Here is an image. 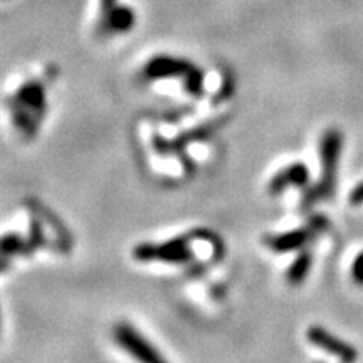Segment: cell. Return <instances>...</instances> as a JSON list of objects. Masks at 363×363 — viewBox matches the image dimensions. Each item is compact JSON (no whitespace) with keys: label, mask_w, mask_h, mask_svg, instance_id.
I'll return each mask as SVG.
<instances>
[{"label":"cell","mask_w":363,"mask_h":363,"mask_svg":"<svg viewBox=\"0 0 363 363\" xmlns=\"http://www.w3.org/2000/svg\"><path fill=\"white\" fill-rule=\"evenodd\" d=\"M311 264H313L311 252L309 251L301 252V254L293 261V264L289 266V270H287V274H286L287 281H289L293 286L301 285V283L306 279V276L309 274Z\"/></svg>","instance_id":"obj_10"},{"label":"cell","mask_w":363,"mask_h":363,"mask_svg":"<svg viewBox=\"0 0 363 363\" xmlns=\"http://www.w3.org/2000/svg\"><path fill=\"white\" fill-rule=\"evenodd\" d=\"M136 12L131 7L118 3V0H101L98 30L104 36L126 34L135 28Z\"/></svg>","instance_id":"obj_5"},{"label":"cell","mask_w":363,"mask_h":363,"mask_svg":"<svg viewBox=\"0 0 363 363\" xmlns=\"http://www.w3.org/2000/svg\"><path fill=\"white\" fill-rule=\"evenodd\" d=\"M306 338H308L309 343L324 350L327 353L335 355L340 360L343 362H355L357 360L358 353L353 346L348 345L343 340L336 338L335 335H331L330 331L324 330L321 327H311L308 331H306Z\"/></svg>","instance_id":"obj_8"},{"label":"cell","mask_w":363,"mask_h":363,"mask_svg":"<svg viewBox=\"0 0 363 363\" xmlns=\"http://www.w3.org/2000/svg\"><path fill=\"white\" fill-rule=\"evenodd\" d=\"M350 202L353 204V206H360V204H363V182H360V184L351 190Z\"/></svg>","instance_id":"obj_14"},{"label":"cell","mask_w":363,"mask_h":363,"mask_svg":"<svg viewBox=\"0 0 363 363\" xmlns=\"http://www.w3.org/2000/svg\"><path fill=\"white\" fill-rule=\"evenodd\" d=\"M185 89L188 91L190 94H194V96H200L204 91V73L199 69V67H195L194 71H190L187 76H185Z\"/></svg>","instance_id":"obj_12"},{"label":"cell","mask_w":363,"mask_h":363,"mask_svg":"<svg viewBox=\"0 0 363 363\" xmlns=\"http://www.w3.org/2000/svg\"><path fill=\"white\" fill-rule=\"evenodd\" d=\"M351 278L357 285L363 286V252L355 257L353 264H351Z\"/></svg>","instance_id":"obj_13"},{"label":"cell","mask_w":363,"mask_h":363,"mask_svg":"<svg viewBox=\"0 0 363 363\" xmlns=\"http://www.w3.org/2000/svg\"><path fill=\"white\" fill-rule=\"evenodd\" d=\"M32 251L29 245V241L25 242L19 234H7L0 237V256L9 257L17 254V252H29Z\"/></svg>","instance_id":"obj_11"},{"label":"cell","mask_w":363,"mask_h":363,"mask_svg":"<svg viewBox=\"0 0 363 363\" xmlns=\"http://www.w3.org/2000/svg\"><path fill=\"white\" fill-rule=\"evenodd\" d=\"M115 340L121 348H124V351H128L136 360L164 362V357L158 353L157 348L151 345L148 340L138 330L130 327V324L120 323L115 328Z\"/></svg>","instance_id":"obj_6"},{"label":"cell","mask_w":363,"mask_h":363,"mask_svg":"<svg viewBox=\"0 0 363 363\" xmlns=\"http://www.w3.org/2000/svg\"><path fill=\"white\" fill-rule=\"evenodd\" d=\"M7 267H9V259H7V257L0 256V272L6 271Z\"/></svg>","instance_id":"obj_15"},{"label":"cell","mask_w":363,"mask_h":363,"mask_svg":"<svg viewBox=\"0 0 363 363\" xmlns=\"http://www.w3.org/2000/svg\"><path fill=\"white\" fill-rule=\"evenodd\" d=\"M309 182V170L305 164H291L279 170L270 182V194L279 195L287 190V187H306Z\"/></svg>","instance_id":"obj_9"},{"label":"cell","mask_w":363,"mask_h":363,"mask_svg":"<svg viewBox=\"0 0 363 363\" xmlns=\"http://www.w3.org/2000/svg\"><path fill=\"white\" fill-rule=\"evenodd\" d=\"M195 64L190 60L173 58V56H157L150 59L143 67V76L146 79H166V78H185L190 71L195 69Z\"/></svg>","instance_id":"obj_7"},{"label":"cell","mask_w":363,"mask_h":363,"mask_svg":"<svg viewBox=\"0 0 363 363\" xmlns=\"http://www.w3.org/2000/svg\"><path fill=\"white\" fill-rule=\"evenodd\" d=\"M190 236H182L177 239L166 241L164 244H138L133 249L136 261H162V263L185 264L194 259L190 249Z\"/></svg>","instance_id":"obj_3"},{"label":"cell","mask_w":363,"mask_h":363,"mask_svg":"<svg viewBox=\"0 0 363 363\" xmlns=\"http://www.w3.org/2000/svg\"><path fill=\"white\" fill-rule=\"evenodd\" d=\"M343 136L338 130H328L320 143L321 157V179L313 188L306 190L302 197V207L308 209L321 199H328L335 190L336 173H338L340 157H342Z\"/></svg>","instance_id":"obj_2"},{"label":"cell","mask_w":363,"mask_h":363,"mask_svg":"<svg viewBox=\"0 0 363 363\" xmlns=\"http://www.w3.org/2000/svg\"><path fill=\"white\" fill-rule=\"evenodd\" d=\"M12 121L25 138H32L47 111L45 88L41 81H28L7 101Z\"/></svg>","instance_id":"obj_1"},{"label":"cell","mask_w":363,"mask_h":363,"mask_svg":"<svg viewBox=\"0 0 363 363\" xmlns=\"http://www.w3.org/2000/svg\"><path fill=\"white\" fill-rule=\"evenodd\" d=\"M328 221L321 215H316L306 226L300 227V229L289 230L285 234H276V236L266 237V245L274 252H291L296 249L305 248L313 237L318 236L320 232H323L327 229Z\"/></svg>","instance_id":"obj_4"}]
</instances>
